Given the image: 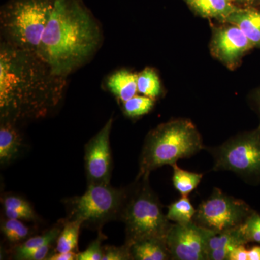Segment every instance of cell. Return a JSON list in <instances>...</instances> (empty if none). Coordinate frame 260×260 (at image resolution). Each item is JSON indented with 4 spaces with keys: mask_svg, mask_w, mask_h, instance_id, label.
<instances>
[{
    "mask_svg": "<svg viewBox=\"0 0 260 260\" xmlns=\"http://www.w3.org/2000/svg\"><path fill=\"white\" fill-rule=\"evenodd\" d=\"M53 244H48L46 245L37 248V249H32L24 253L17 257L16 259L21 260H43L47 259L49 256V252Z\"/></svg>",
    "mask_w": 260,
    "mask_h": 260,
    "instance_id": "83f0119b",
    "label": "cell"
},
{
    "mask_svg": "<svg viewBox=\"0 0 260 260\" xmlns=\"http://www.w3.org/2000/svg\"><path fill=\"white\" fill-rule=\"evenodd\" d=\"M253 46L244 32L235 25L218 29L212 41L213 54L229 65L235 64L241 56Z\"/></svg>",
    "mask_w": 260,
    "mask_h": 260,
    "instance_id": "8fae6325",
    "label": "cell"
},
{
    "mask_svg": "<svg viewBox=\"0 0 260 260\" xmlns=\"http://www.w3.org/2000/svg\"><path fill=\"white\" fill-rule=\"evenodd\" d=\"M226 20L239 27L253 45L260 46V11L236 10L228 17Z\"/></svg>",
    "mask_w": 260,
    "mask_h": 260,
    "instance_id": "9a60e30c",
    "label": "cell"
},
{
    "mask_svg": "<svg viewBox=\"0 0 260 260\" xmlns=\"http://www.w3.org/2000/svg\"><path fill=\"white\" fill-rule=\"evenodd\" d=\"M248 260H260V246H254L248 249Z\"/></svg>",
    "mask_w": 260,
    "mask_h": 260,
    "instance_id": "4dcf8cb0",
    "label": "cell"
},
{
    "mask_svg": "<svg viewBox=\"0 0 260 260\" xmlns=\"http://www.w3.org/2000/svg\"><path fill=\"white\" fill-rule=\"evenodd\" d=\"M63 226V224H62ZM62 226H56L52 228L50 230L42 234V235L36 236V237H29L28 239L23 242L19 244L14 249V258L17 259L19 256L27 252V251L37 249L41 246L48 244H54L56 242L59 234H60Z\"/></svg>",
    "mask_w": 260,
    "mask_h": 260,
    "instance_id": "ffe728a7",
    "label": "cell"
},
{
    "mask_svg": "<svg viewBox=\"0 0 260 260\" xmlns=\"http://www.w3.org/2000/svg\"><path fill=\"white\" fill-rule=\"evenodd\" d=\"M65 86V78L54 74L37 53L1 43V121L18 124L45 117L60 104Z\"/></svg>",
    "mask_w": 260,
    "mask_h": 260,
    "instance_id": "6da1fadb",
    "label": "cell"
},
{
    "mask_svg": "<svg viewBox=\"0 0 260 260\" xmlns=\"http://www.w3.org/2000/svg\"><path fill=\"white\" fill-rule=\"evenodd\" d=\"M129 187L109 184H90L83 195L64 200L67 220H78L83 226L102 232L104 224L120 220Z\"/></svg>",
    "mask_w": 260,
    "mask_h": 260,
    "instance_id": "8992f818",
    "label": "cell"
},
{
    "mask_svg": "<svg viewBox=\"0 0 260 260\" xmlns=\"http://www.w3.org/2000/svg\"><path fill=\"white\" fill-rule=\"evenodd\" d=\"M83 225L78 220H65L60 234L56 241V252L78 250L80 231Z\"/></svg>",
    "mask_w": 260,
    "mask_h": 260,
    "instance_id": "e0dca14e",
    "label": "cell"
},
{
    "mask_svg": "<svg viewBox=\"0 0 260 260\" xmlns=\"http://www.w3.org/2000/svg\"><path fill=\"white\" fill-rule=\"evenodd\" d=\"M133 259L129 246H104V256L102 260H129Z\"/></svg>",
    "mask_w": 260,
    "mask_h": 260,
    "instance_id": "484cf974",
    "label": "cell"
},
{
    "mask_svg": "<svg viewBox=\"0 0 260 260\" xmlns=\"http://www.w3.org/2000/svg\"><path fill=\"white\" fill-rule=\"evenodd\" d=\"M103 234L94 240L85 250L77 254L76 260H102L104 256V247L102 246Z\"/></svg>",
    "mask_w": 260,
    "mask_h": 260,
    "instance_id": "d4e9b609",
    "label": "cell"
},
{
    "mask_svg": "<svg viewBox=\"0 0 260 260\" xmlns=\"http://www.w3.org/2000/svg\"><path fill=\"white\" fill-rule=\"evenodd\" d=\"M200 15L210 18H223L236 10L229 0H185Z\"/></svg>",
    "mask_w": 260,
    "mask_h": 260,
    "instance_id": "2e32d148",
    "label": "cell"
},
{
    "mask_svg": "<svg viewBox=\"0 0 260 260\" xmlns=\"http://www.w3.org/2000/svg\"><path fill=\"white\" fill-rule=\"evenodd\" d=\"M77 254L75 251L56 252L48 256V260H76Z\"/></svg>",
    "mask_w": 260,
    "mask_h": 260,
    "instance_id": "f546056e",
    "label": "cell"
},
{
    "mask_svg": "<svg viewBox=\"0 0 260 260\" xmlns=\"http://www.w3.org/2000/svg\"><path fill=\"white\" fill-rule=\"evenodd\" d=\"M258 103H259V111H260V92H259V95H258Z\"/></svg>",
    "mask_w": 260,
    "mask_h": 260,
    "instance_id": "1f68e13d",
    "label": "cell"
},
{
    "mask_svg": "<svg viewBox=\"0 0 260 260\" xmlns=\"http://www.w3.org/2000/svg\"><path fill=\"white\" fill-rule=\"evenodd\" d=\"M1 232L5 239L13 244H20L30 237L29 227L23 220L7 218L1 223Z\"/></svg>",
    "mask_w": 260,
    "mask_h": 260,
    "instance_id": "44dd1931",
    "label": "cell"
},
{
    "mask_svg": "<svg viewBox=\"0 0 260 260\" xmlns=\"http://www.w3.org/2000/svg\"><path fill=\"white\" fill-rule=\"evenodd\" d=\"M205 149L213 156V171L232 172L246 183L260 184V126L219 146Z\"/></svg>",
    "mask_w": 260,
    "mask_h": 260,
    "instance_id": "52a82bcc",
    "label": "cell"
},
{
    "mask_svg": "<svg viewBox=\"0 0 260 260\" xmlns=\"http://www.w3.org/2000/svg\"><path fill=\"white\" fill-rule=\"evenodd\" d=\"M229 260H248V249L245 244L237 246L231 253Z\"/></svg>",
    "mask_w": 260,
    "mask_h": 260,
    "instance_id": "f1b7e54d",
    "label": "cell"
},
{
    "mask_svg": "<svg viewBox=\"0 0 260 260\" xmlns=\"http://www.w3.org/2000/svg\"><path fill=\"white\" fill-rule=\"evenodd\" d=\"M3 208H15V209L34 210L27 200L17 195L8 194L3 199Z\"/></svg>",
    "mask_w": 260,
    "mask_h": 260,
    "instance_id": "4316f807",
    "label": "cell"
},
{
    "mask_svg": "<svg viewBox=\"0 0 260 260\" xmlns=\"http://www.w3.org/2000/svg\"><path fill=\"white\" fill-rule=\"evenodd\" d=\"M17 124L1 121L0 126V164L9 165L18 158L23 146V138Z\"/></svg>",
    "mask_w": 260,
    "mask_h": 260,
    "instance_id": "7c38bea8",
    "label": "cell"
},
{
    "mask_svg": "<svg viewBox=\"0 0 260 260\" xmlns=\"http://www.w3.org/2000/svg\"><path fill=\"white\" fill-rule=\"evenodd\" d=\"M150 177V176H149ZM149 177L136 179L129 187L120 220L125 226V244L130 246L147 238H166L172 223L162 211Z\"/></svg>",
    "mask_w": 260,
    "mask_h": 260,
    "instance_id": "277c9868",
    "label": "cell"
},
{
    "mask_svg": "<svg viewBox=\"0 0 260 260\" xmlns=\"http://www.w3.org/2000/svg\"><path fill=\"white\" fill-rule=\"evenodd\" d=\"M154 101L151 98L145 95H135L129 100L124 102V114L131 118L139 117L150 112L153 107Z\"/></svg>",
    "mask_w": 260,
    "mask_h": 260,
    "instance_id": "603a6c76",
    "label": "cell"
},
{
    "mask_svg": "<svg viewBox=\"0 0 260 260\" xmlns=\"http://www.w3.org/2000/svg\"><path fill=\"white\" fill-rule=\"evenodd\" d=\"M132 257L135 260L172 259L166 238H147L129 246Z\"/></svg>",
    "mask_w": 260,
    "mask_h": 260,
    "instance_id": "4fadbf2b",
    "label": "cell"
},
{
    "mask_svg": "<svg viewBox=\"0 0 260 260\" xmlns=\"http://www.w3.org/2000/svg\"><path fill=\"white\" fill-rule=\"evenodd\" d=\"M172 181L174 187L181 196H189L201 182L203 175L198 173L184 170L174 164Z\"/></svg>",
    "mask_w": 260,
    "mask_h": 260,
    "instance_id": "ac0fdd59",
    "label": "cell"
},
{
    "mask_svg": "<svg viewBox=\"0 0 260 260\" xmlns=\"http://www.w3.org/2000/svg\"><path fill=\"white\" fill-rule=\"evenodd\" d=\"M138 90L143 95L153 99L160 95L161 87L155 70L145 68L138 75Z\"/></svg>",
    "mask_w": 260,
    "mask_h": 260,
    "instance_id": "7402d4cb",
    "label": "cell"
},
{
    "mask_svg": "<svg viewBox=\"0 0 260 260\" xmlns=\"http://www.w3.org/2000/svg\"><path fill=\"white\" fill-rule=\"evenodd\" d=\"M196 209L193 207L188 196H181L180 199L169 205L167 218L173 223L186 225L193 221Z\"/></svg>",
    "mask_w": 260,
    "mask_h": 260,
    "instance_id": "d6986e66",
    "label": "cell"
},
{
    "mask_svg": "<svg viewBox=\"0 0 260 260\" xmlns=\"http://www.w3.org/2000/svg\"><path fill=\"white\" fill-rule=\"evenodd\" d=\"M96 20L80 0H55L38 54L66 78L95 54L102 42Z\"/></svg>",
    "mask_w": 260,
    "mask_h": 260,
    "instance_id": "7a4b0ae2",
    "label": "cell"
},
{
    "mask_svg": "<svg viewBox=\"0 0 260 260\" xmlns=\"http://www.w3.org/2000/svg\"><path fill=\"white\" fill-rule=\"evenodd\" d=\"M210 231L194 221L172 223L166 240L172 259L207 260V239Z\"/></svg>",
    "mask_w": 260,
    "mask_h": 260,
    "instance_id": "30bf717a",
    "label": "cell"
},
{
    "mask_svg": "<svg viewBox=\"0 0 260 260\" xmlns=\"http://www.w3.org/2000/svg\"><path fill=\"white\" fill-rule=\"evenodd\" d=\"M113 119L103 126L85 146V170L88 185L109 184L112 178L113 162L110 134Z\"/></svg>",
    "mask_w": 260,
    "mask_h": 260,
    "instance_id": "9c48e42d",
    "label": "cell"
},
{
    "mask_svg": "<svg viewBox=\"0 0 260 260\" xmlns=\"http://www.w3.org/2000/svg\"><path fill=\"white\" fill-rule=\"evenodd\" d=\"M201 135L191 121L178 119L164 123L147 135L140 157L136 179L149 177L164 166L177 164L205 149Z\"/></svg>",
    "mask_w": 260,
    "mask_h": 260,
    "instance_id": "3957f363",
    "label": "cell"
},
{
    "mask_svg": "<svg viewBox=\"0 0 260 260\" xmlns=\"http://www.w3.org/2000/svg\"><path fill=\"white\" fill-rule=\"evenodd\" d=\"M240 230L247 244L254 242L260 244V214L254 210L241 225Z\"/></svg>",
    "mask_w": 260,
    "mask_h": 260,
    "instance_id": "cb8c5ba5",
    "label": "cell"
},
{
    "mask_svg": "<svg viewBox=\"0 0 260 260\" xmlns=\"http://www.w3.org/2000/svg\"><path fill=\"white\" fill-rule=\"evenodd\" d=\"M54 3L55 0H10L0 13L4 42L38 54Z\"/></svg>",
    "mask_w": 260,
    "mask_h": 260,
    "instance_id": "5b68a950",
    "label": "cell"
},
{
    "mask_svg": "<svg viewBox=\"0 0 260 260\" xmlns=\"http://www.w3.org/2000/svg\"><path fill=\"white\" fill-rule=\"evenodd\" d=\"M254 211L244 200L215 187L197 208L193 221L210 232L220 233L240 226Z\"/></svg>",
    "mask_w": 260,
    "mask_h": 260,
    "instance_id": "ba28073f",
    "label": "cell"
},
{
    "mask_svg": "<svg viewBox=\"0 0 260 260\" xmlns=\"http://www.w3.org/2000/svg\"><path fill=\"white\" fill-rule=\"evenodd\" d=\"M107 85L119 100L125 102L138 92V75L129 70H119L108 78Z\"/></svg>",
    "mask_w": 260,
    "mask_h": 260,
    "instance_id": "5bb4252c",
    "label": "cell"
}]
</instances>
